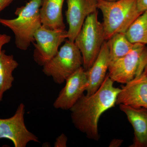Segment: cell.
Returning <instances> with one entry per match:
<instances>
[{
	"label": "cell",
	"instance_id": "ac0fdd59",
	"mask_svg": "<svg viewBox=\"0 0 147 147\" xmlns=\"http://www.w3.org/2000/svg\"><path fill=\"white\" fill-rule=\"evenodd\" d=\"M67 137L65 134L63 133L56 139L54 146L55 147H66L67 143Z\"/></svg>",
	"mask_w": 147,
	"mask_h": 147
},
{
	"label": "cell",
	"instance_id": "30bf717a",
	"mask_svg": "<svg viewBox=\"0 0 147 147\" xmlns=\"http://www.w3.org/2000/svg\"><path fill=\"white\" fill-rule=\"evenodd\" d=\"M67 40L74 42L86 18L97 11L98 0H67Z\"/></svg>",
	"mask_w": 147,
	"mask_h": 147
},
{
	"label": "cell",
	"instance_id": "cb8c5ba5",
	"mask_svg": "<svg viewBox=\"0 0 147 147\" xmlns=\"http://www.w3.org/2000/svg\"><path fill=\"white\" fill-rule=\"evenodd\" d=\"M106 1H118V0H105Z\"/></svg>",
	"mask_w": 147,
	"mask_h": 147
},
{
	"label": "cell",
	"instance_id": "3957f363",
	"mask_svg": "<svg viewBox=\"0 0 147 147\" xmlns=\"http://www.w3.org/2000/svg\"><path fill=\"white\" fill-rule=\"evenodd\" d=\"M98 9L103 16L102 24L105 40L117 34L125 33L143 13L138 10L136 0H98Z\"/></svg>",
	"mask_w": 147,
	"mask_h": 147
},
{
	"label": "cell",
	"instance_id": "7402d4cb",
	"mask_svg": "<svg viewBox=\"0 0 147 147\" xmlns=\"http://www.w3.org/2000/svg\"><path fill=\"white\" fill-rule=\"evenodd\" d=\"M123 141L120 139H114L111 141L109 145L110 147H119L121 146Z\"/></svg>",
	"mask_w": 147,
	"mask_h": 147
},
{
	"label": "cell",
	"instance_id": "d6986e66",
	"mask_svg": "<svg viewBox=\"0 0 147 147\" xmlns=\"http://www.w3.org/2000/svg\"><path fill=\"white\" fill-rule=\"evenodd\" d=\"M11 37L6 34H0V53L2 51V47L5 44L10 42Z\"/></svg>",
	"mask_w": 147,
	"mask_h": 147
},
{
	"label": "cell",
	"instance_id": "2e32d148",
	"mask_svg": "<svg viewBox=\"0 0 147 147\" xmlns=\"http://www.w3.org/2000/svg\"><path fill=\"white\" fill-rule=\"evenodd\" d=\"M106 41L109 48L110 62L125 56L133 49L134 45L123 33L114 35Z\"/></svg>",
	"mask_w": 147,
	"mask_h": 147
},
{
	"label": "cell",
	"instance_id": "4fadbf2b",
	"mask_svg": "<svg viewBox=\"0 0 147 147\" xmlns=\"http://www.w3.org/2000/svg\"><path fill=\"white\" fill-rule=\"evenodd\" d=\"M110 61L109 48L106 40L94 63L86 70L88 82V86L86 91L87 95L94 93L100 88L107 75Z\"/></svg>",
	"mask_w": 147,
	"mask_h": 147
},
{
	"label": "cell",
	"instance_id": "7c38bea8",
	"mask_svg": "<svg viewBox=\"0 0 147 147\" xmlns=\"http://www.w3.org/2000/svg\"><path fill=\"white\" fill-rule=\"evenodd\" d=\"M120 109L126 115L134 129V137L129 147H147V108H134L120 104Z\"/></svg>",
	"mask_w": 147,
	"mask_h": 147
},
{
	"label": "cell",
	"instance_id": "5b68a950",
	"mask_svg": "<svg viewBox=\"0 0 147 147\" xmlns=\"http://www.w3.org/2000/svg\"><path fill=\"white\" fill-rule=\"evenodd\" d=\"M83 65L81 52L74 42L65 40L57 54L42 66L45 75L53 78L56 84H61Z\"/></svg>",
	"mask_w": 147,
	"mask_h": 147
},
{
	"label": "cell",
	"instance_id": "8fae6325",
	"mask_svg": "<svg viewBox=\"0 0 147 147\" xmlns=\"http://www.w3.org/2000/svg\"><path fill=\"white\" fill-rule=\"evenodd\" d=\"M116 104L147 108V76L144 72L122 86Z\"/></svg>",
	"mask_w": 147,
	"mask_h": 147
},
{
	"label": "cell",
	"instance_id": "7a4b0ae2",
	"mask_svg": "<svg viewBox=\"0 0 147 147\" xmlns=\"http://www.w3.org/2000/svg\"><path fill=\"white\" fill-rule=\"evenodd\" d=\"M42 0H30L26 4L16 8L13 19L0 18V24L12 31L18 49L26 51L34 42V35L42 26L40 14Z\"/></svg>",
	"mask_w": 147,
	"mask_h": 147
},
{
	"label": "cell",
	"instance_id": "e0dca14e",
	"mask_svg": "<svg viewBox=\"0 0 147 147\" xmlns=\"http://www.w3.org/2000/svg\"><path fill=\"white\" fill-rule=\"evenodd\" d=\"M125 34L131 43L147 44V11L131 24Z\"/></svg>",
	"mask_w": 147,
	"mask_h": 147
},
{
	"label": "cell",
	"instance_id": "44dd1931",
	"mask_svg": "<svg viewBox=\"0 0 147 147\" xmlns=\"http://www.w3.org/2000/svg\"><path fill=\"white\" fill-rule=\"evenodd\" d=\"M14 0H0V13L9 6Z\"/></svg>",
	"mask_w": 147,
	"mask_h": 147
},
{
	"label": "cell",
	"instance_id": "52a82bcc",
	"mask_svg": "<svg viewBox=\"0 0 147 147\" xmlns=\"http://www.w3.org/2000/svg\"><path fill=\"white\" fill-rule=\"evenodd\" d=\"M34 38V59L42 66L58 53L59 46L67 38V32L51 30L42 26L36 32Z\"/></svg>",
	"mask_w": 147,
	"mask_h": 147
},
{
	"label": "cell",
	"instance_id": "ba28073f",
	"mask_svg": "<svg viewBox=\"0 0 147 147\" xmlns=\"http://www.w3.org/2000/svg\"><path fill=\"white\" fill-rule=\"evenodd\" d=\"M25 108L24 103L21 102L13 116L0 119V140H10L15 147H26L31 142L40 143L38 137L29 131L25 124Z\"/></svg>",
	"mask_w": 147,
	"mask_h": 147
},
{
	"label": "cell",
	"instance_id": "6da1fadb",
	"mask_svg": "<svg viewBox=\"0 0 147 147\" xmlns=\"http://www.w3.org/2000/svg\"><path fill=\"white\" fill-rule=\"evenodd\" d=\"M108 74L100 88L94 93L82 95L70 109L72 123L87 138L98 141L99 119L104 112L115 107L120 88L114 86Z\"/></svg>",
	"mask_w": 147,
	"mask_h": 147
},
{
	"label": "cell",
	"instance_id": "5bb4252c",
	"mask_svg": "<svg viewBox=\"0 0 147 147\" xmlns=\"http://www.w3.org/2000/svg\"><path fill=\"white\" fill-rule=\"evenodd\" d=\"M64 1L42 0L40 14L43 26L51 30H65L62 13Z\"/></svg>",
	"mask_w": 147,
	"mask_h": 147
},
{
	"label": "cell",
	"instance_id": "277c9868",
	"mask_svg": "<svg viewBox=\"0 0 147 147\" xmlns=\"http://www.w3.org/2000/svg\"><path fill=\"white\" fill-rule=\"evenodd\" d=\"M105 41L103 25L98 21L97 10L86 18L74 41L82 54L85 70L92 65Z\"/></svg>",
	"mask_w": 147,
	"mask_h": 147
},
{
	"label": "cell",
	"instance_id": "9c48e42d",
	"mask_svg": "<svg viewBox=\"0 0 147 147\" xmlns=\"http://www.w3.org/2000/svg\"><path fill=\"white\" fill-rule=\"evenodd\" d=\"M65 82L53 103L56 109L70 110L84 94L88 86L86 70L82 67L69 76Z\"/></svg>",
	"mask_w": 147,
	"mask_h": 147
},
{
	"label": "cell",
	"instance_id": "ffe728a7",
	"mask_svg": "<svg viewBox=\"0 0 147 147\" xmlns=\"http://www.w3.org/2000/svg\"><path fill=\"white\" fill-rule=\"evenodd\" d=\"M137 8L140 12L147 11V0H136Z\"/></svg>",
	"mask_w": 147,
	"mask_h": 147
},
{
	"label": "cell",
	"instance_id": "9a60e30c",
	"mask_svg": "<svg viewBox=\"0 0 147 147\" xmlns=\"http://www.w3.org/2000/svg\"><path fill=\"white\" fill-rule=\"evenodd\" d=\"M18 66L13 55H8L4 50L0 53V101L3 100L5 92L12 86L14 78L13 71Z\"/></svg>",
	"mask_w": 147,
	"mask_h": 147
},
{
	"label": "cell",
	"instance_id": "603a6c76",
	"mask_svg": "<svg viewBox=\"0 0 147 147\" xmlns=\"http://www.w3.org/2000/svg\"><path fill=\"white\" fill-rule=\"evenodd\" d=\"M143 72H144L147 76V55L146 57V60H145L144 67Z\"/></svg>",
	"mask_w": 147,
	"mask_h": 147
},
{
	"label": "cell",
	"instance_id": "8992f818",
	"mask_svg": "<svg viewBox=\"0 0 147 147\" xmlns=\"http://www.w3.org/2000/svg\"><path fill=\"white\" fill-rule=\"evenodd\" d=\"M147 55L146 45L135 43L128 54L110 62L108 76L114 82L126 84L143 72Z\"/></svg>",
	"mask_w": 147,
	"mask_h": 147
}]
</instances>
